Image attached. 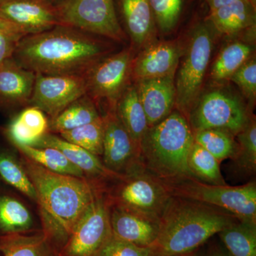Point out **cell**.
I'll return each instance as SVG.
<instances>
[{
	"label": "cell",
	"instance_id": "7c38bea8",
	"mask_svg": "<svg viewBox=\"0 0 256 256\" xmlns=\"http://www.w3.org/2000/svg\"><path fill=\"white\" fill-rule=\"evenodd\" d=\"M86 94V85L82 76L36 74L30 106L38 108L52 120Z\"/></svg>",
	"mask_w": 256,
	"mask_h": 256
},
{
	"label": "cell",
	"instance_id": "ac0fdd59",
	"mask_svg": "<svg viewBox=\"0 0 256 256\" xmlns=\"http://www.w3.org/2000/svg\"><path fill=\"white\" fill-rule=\"evenodd\" d=\"M180 52L174 42L152 44L133 60L132 74L138 80L174 76Z\"/></svg>",
	"mask_w": 256,
	"mask_h": 256
},
{
	"label": "cell",
	"instance_id": "7bdbcfd3",
	"mask_svg": "<svg viewBox=\"0 0 256 256\" xmlns=\"http://www.w3.org/2000/svg\"><path fill=\"white\" fill-rule=\"evenodd\" d=\"M50 2H52V3L54 2L57 1V0H50Z\"/></svg>",
	"mask_w": 256,
	"mask_h": 256
},
{
	"label": "cell",
	"instance_id": "ffe728a7",
	"mask_svg": "<svg viewBox=\"0 0 256 256\" xmlns=\"http://www.w3.org/2000/svg\"><path fill=\"white\" fill-rule=\"evenodd\" d=\"M5 132L13 146H34L50 132V120L43 111L28 106L12 120Z\"/></svg>",
	"mask_w": 256,
	"mask_h": 256
},
{
	"label": "cell",
	"instance_id": "4fadbf2b",
	"mask_svg": "<svg viewBox=\"0 0 256 256\" xmlns=\"http://www.w3.org/2000/svg\"><path fill=\"white\" fill-rule=\"evenodd\" d=\"M0 18L24 36L62 25L56 5L50 0H0Z\"/></svg>",
	"mask_w": 256,
	"mask_h": 256
},
{
	"label": "cell",
	"instance_id": "ba28073f",
	"mask_svg": "<svg viewBox=\"0 0 256 256\" xmlns=\"http://www.w3.org/2000/svg\"><path fill=\"white\" fill-rule=\"evenodd\" d=\"M252 118L239 98L227 90L216 89L200 97L188 122L193 133L217 129L236 136Z\"/></svg>",
	"mask_w": 256,
	"mask_h": 256
},
{
	"label": "cell",
	"instance_id": "ab89813d",
	"mask_svg": "<svg viewBox=\"0 0 256 256\" xmlns=\"http://www.w3.org/2000/svg\"><path fill=\"white\" fill-rule=\"evenodd\" d=\"M204 256H229L224 248L218 246H213L210 247Z\"/></svg>",
	"mask_w": 256,
	"mask_h": 256
},
{
	"label": "cell",
	"instance_id": "f35d334b",
	"mask_svg": "<svg viewBox=\"0 0 256 256\" xmlns=\"http://www.w3.org/2000/svg\"><path fill=\"white\" fill-rule=\"evenodd\" d=\"M237 1H238V0H208L210 12L216 10L223 8V6L233 4Z\"/></svg>",
	"mask_w": 256,
	"mask_h": 256
},
{
	"label": "cell",
	"instance_id": "7402d4cb",
	"mask_svg": "<svg viewBox=\"0 0 256 256\" xmlns=\"http://www.w3.org/2000/svg\"><path fill=\"white\" fill-rule=\"evenodd\" d=\"M126 28L134 44L142 46L150 40L154 21L149 0H120Z\"/></svg>",
	"mask_w": 256,
	"mask_h": 256
},
{
	"label": "cell",
	"instance_id": "277c9868",
	"mask_svg": "<svg viewBox=\"0 0 256 256\" xmlns=\"http://www.w3.org/2000/svg\"><path fill=\"white\" fill-rule=\"evenodd\" d=\"M194 138L188 119L178 111L149 128L140 143V161L161 180L193 178L188 156Z\"/></svg>",
	"mask_w": 256,
	"mask_h": 256
},
{
	"label": "cell",
	"instance_id": "836d02e7",
	"mask_svg": "<svg viewBox=\"0 0 256 256\" xmlns=\"http://www.w3.org/2000/svg\"><path fill=\"white\" fill-rule=\"evenodd\" d=\"M238 151L234 166L242 174L254 175L256 171V124L252 118L246 128L237 134Z\"/></svg>",
	"mask_w": 256,
	"mask_h": 256
},
{
	"label": "cell",
	"instance_id": "4dcf8cb0",
	"mask_svg": "<svg viewBox=\"0 0 256 256\" xmlns=\"http://www.w3.org/2000/svg\"><path fill=\"white\" fill-rule=\"evenodd\" d=\"M252 50L242 42H236L225 47L215 60L210 76L216 80H228L249 60Z\"/></svg>",
	"mask_w": 256,
	"mask_h": 256
},
{
	"label": "cell",
	"instance_id": "e0dca14e",
	"mask_svg": "<svg viewBox=\"0 0 256 256\" xmlns=\"http://www.w3.org/2000/svg\"><path fill=\"white\" fill-rule=\"evenodd\" d=\"M32 146L58 150L70 162L82 170L88 178L98 182L106 184L107 181H114L122 176L107 169L99 156H94L84 148L69 142L54 133L47 132Z\"/></svg>",
	"mask_w": 256,
	"mask_h": 256
},
{
	"label": "cell",
	"instance_id": "8fae6325",
	"mask_svg": "<svg viewBox=\"0 0 256 256\" xmlns=\"http://www.w3.org/2000/svg\"><path fill=\"white\" fill-rule=\"evenodd\" d=\"M132 62V53L128 50L98 62L84 76L87 95L97 106L105 101L108 110H116L118 101L128 87Z\"/></svg>",
	"mask_w": 256,
	"mask_h": 256
},
{
	"label": "cell",
	"instance_id": "9c48e42d",
	"mask_svg": "<svg viewBox=\"0 0 256 256\" xmlns=\"http://www.w3.org/2000/svg\"><path fill=\"white\" fill-rule=\"evenodd\" d=\"M106 188L98 192L58 256H95L112 236L111 204Z\"/></svg>",
	"mask_w": 256,
	"mask_h": 256
},
{
	"label": "cell",
	"instance_id": "44dd1931",
	"mask_svg": "<svg viewBox=\"0 0 256 256\" xmlns=\"http://www.w3.org/2000/svg\"><path fill=\"white\" fill-rule=\"evenodd\" d=\"M3 256H57L58 252L41 230L0 235Z\"/></svg>",
	"mask_w": 256,
	"mask_h": 256
},
{
	"label": "cell",
	"instance_id": "4316f807",
	"mask_svg": "<svg viewBox=\"0 0 256 256\" xmlns=\"http://www.w3.org/2000/svg\"><path fill=\"white\" fill-rule=\"evenodd\" d=\"M14 146L22 156L50 171L77 178H86L82 170L70 162L62 152L55 148H37L28 146Z\"/></svg>",
	"mask_w": 256,
	"mask_h": 256
},
{
	"label": "cell",
	"instance_id": "60d3db41",
	"mask_svg": "<svg viewBox=\"0 0 256 256\" xmlns=\"http://www.w3.org/2000/svg\"><path fill=\"white\" fill-rule=\"evenodd\" d=\"M178 256H200V255H198V252H197L196 250H194V252H188V254H182V255Z\"/></svg>",
	"mask_w": 256,
	"mask_h": 256
},
{
	"label": "cell",
	"instance_id": "6da1fadb",
	"mask_svg": "<svg viewBox=\"0 0 256 256\" xmlns=\"http://www.w3.org/2000/svg\"><path fill=\"white\" fill-rule=\"evenodd\" d=\"M22 156L20 162L36 191L42 232L58 254L98 192L106 184L54 172Z\"/></svg>",
	"mask_w": 256,
	"mask_h": 256
},
{
	"label": "cell",
	"instance_id": "484cf974",
	"mask_svg": "<svg viewBox=\"0 0 256 256\" xmlns=\"http://www.w3.org/2000/svg\"><path fill=\"white\" fill-rule=\"evenodd\" d=\"M218 234L229 256H256V224L237 220Z\"/></svg>",
	"mask_w": 256,
	"mask_h": 256
},
{
	"label": "cell",
	"instance_id": "603a6c76",
	"mask_svg": "<svg viewBox=\"0 0 256 256\" xmlns=\"http://www.w3.org/2000/svg\"><path fill=\"white\" fill-rule=\"evenodd\" d=\"M116 112L133 140L140 146V143L150 127L140 100L137 86L126 88L118 101Z\"/></svg>",
	"mask_w": 256,
	"mask_h": 256
},
{
	"label": "cell",
	"instance_id": "ee69618b",
	"mask_svg": "<svg viewBox=\"0 0 256 256\" xmlns=\"http://www.w3.org/2000/svg\"><path fill=\"white\" fill-rule=\"evenodd\" d=\"M57 256H58V255H57Z\"/></svg>",
	"mask_w": 256,
	"mask_h": 256
},
{
	"label": "cell",
	"instance_id": "1f68e13d",
	"mask_svg": "<svg viewBox=\"0 0 256 256\" xmlns=\"http://www.w3.org/2000/svg\"><path fill=\"white\" fill-rule=\"evenodd\" d=\"M194 141L210 153L220 162L233 160L238 151L235 136L222 130L208 129L194 133Z\"/></svg>",
	"mask_w": 256,
	"mask_h": 256
},
{
	"label": "cell",
	"instance_id": "3957f363",
	"mask_svg": "<svg viewBox=\"0 0 256 256\" xmlns=\"http://www.w3.org/2000/svg\"><path fill=\"white\" fill-rule=\"evenodd\" d=\"M237 220L220 208L172 196L160 217L158 238L150 247L152 256H178L194 252Z\"/></svg>",
	"mask_w": 256,
	"mask_h": 256
},
{
	"label": "cell",
	"instance_id": "e575fe53",
	"mask_svg": "<svg viewBox=\"0 0 256 256\" xmlns=\"http://www.w3.org/2000/svg\"><path fill=\"white\" fill-rule=\"evenodd\" d=\"M153 16L162 32L172 31L178 23L182 0H149Z\"/></svg>",
	"mask_w": 256,
	"mask_h": 256
},
{
	"label": "cell",
	"instance_id": "2e32d148",
	"mask_svg": "<svg viewBox=\"0 0 256 256\" xmlns=\"http://www.w3.org/2000/svg\"><path fill=\"white\" fill-rule=\"evenodd\" d=\"M112 235L140 247H150L158 238L160 220L111 205Z\"/></svg>",
	"mask_w": 256,
	"mask_h": 256
},
{
	"label": "cell",
	"instance_id": "8992f818",
	"mask_svg": "<svg viewBox=\"0 0 256 256\" xmlns=\"http://www.w3.org/2000/svg\"><path fill=\"white\" fill-rule=\"evenodd\" d=\"M116 181L106 188L111 205L160 220L172 196L161 180L140 163Z\"/></svg>",
	"mask_w": 256,
	"mask_h": 256
},
{
	"label": "cell",
	"instance_id": "d590c367",
	"mask_svg": "<svg viewBox=\"0 0 256 256\" xmlns=\"http://www.w3.org/2000/svg\"><path fill=\"white\" fill-rule=\"evenodd\" d=\"M95 256H152L150 247H140L114 235Z\"/></svg>",
	"mask_w": 256,
	"mask_h": 256
},
{
	"label": "cell",
	"instance_id": "8d00e7d4",
	"mask_svg": "<svg viewBox=\"0 0 256 256\" xmlns=\"http://www.w3.org/2000/svg\"><path fill=\"white\" fill-rule=\"evenodd\" d=\"M228 80L235 82L244 95L252 101L256 96V63L255 60H248L230 77Z\"/></svg>",
	"mask_w": 256,
	"mask_h": 256
},
{
	"label": "cell",
	"instance_id": "f1b7e54d",
	"mask_svg": "<svg viewBox=\"0 0 256 256\" xmlns=\"http://www.w3.org/2000/svg\"><path fill=\"white\" fill-rule=\"evenodd\" d=\"M33 225L30 210L14 197L0 196V230L3 234L28 232Z\"/></svg>",
	"mask_w": 256,
	"mask_h": 256
},
{
	"label": "cell",
	"instance_id": "cb8c5ba5",
	"mask_svg": "<svg viewBox=\"0 0 256 256\" xmlns=\"http://www.w3.org/2000/svg\"><path fill=\"white\" fill-rule=\"evenodd\" d=\"M101 117L95 101L86 94L67 106L54 118L50 120V132L60 134L90 124Z\"/></svg>",
	"mask_w": 256,
	"mask_h": 256
},
{
	"label": "cell",
	"instance_id": "52a82bcc",
	"mask_svg": "<svg viewBox=\"0 0 256 256\" xmlns=\"http://www.w3.org/2000/svg\"><path fill=\"white\" fill-rule=\"evenodd\" d=\"M212 48L213 42L210 31L204 26H200L194 32L178 68L175 84V107L188 120L200 98Z\"/></svg>",
	"mask_w": 256,
	"mask_h": 256
},
{
	"label": "cell",
	"instance_id": "74e56055",
	"mask_svg": "<svg viewBox=\"0 0 256 256\" xmlns=\"http://www.w3.org/2000/svg\"><path fill=\"white\" fill-rule=\"evenodd\" d=\"M24 36L14 26L0 18V64L12 58L18 43Z\"/></svg>",
	"mask_w": 256,
	"mask_h": 256
},
{
	"label": "cell",
	"instance_id": "5b68a950",
	"mask_svg": "<svg viewBox=\"0 0 256 256\" xmlns=\"http://www.w3.org/2000/svg\"><path fill=\"white\" fill-rule=\"evenodd\" d=\"M162 182L171 196L200 202L228 212L240 222L256 224V182L236 186L210 184L193 178Z\"/></svg>",
	"mask_w": 256,
	"mask_h": 256
},
{
	"label": "cell",
	"instance_id": "d6986e66",
	"mask_svg": "<svg viewBox=\"0 0 256 256\" xmlns=\"http://www.w3.org/2000/svg\"><path fill=\"white\" fill-rule=\"evenodd\" d=\"M36 74L18 65L13 58L0 64V107L30 106Z\"/></svg>",
	"mask_w": 256,
	"mask_h": 256
},
{
	"label": "cell",
	"instance_id": "d6a6232c",
	"mask_svg": "<svg viewBox=\"0 0 256 256\" xmlns=\"http://www.w3.org/2000/svg\"><path fill=\"white\" fill-rule=\"evenodd\" d=\"M60 136L94 156H102L104 140V116L90 124L60 133Z\"/></svg>",
	"mask_w": 256,
	"mask_h": 256
},
{
	"label": "cell",
	"instance_id": "83f0119b",
	"mask_svg": "<svg viewBox=\"0 0 256 256\" xmlns=\"http://www.w3.org/2000/svg\"><path fill=\"white\" fill-rule=\"evenodd\" d=\"M188 162L194 178L198 181L214 185L227 184L220 172V162L195 141Z\"/></svg>",
	"mask_w": 256,
	"mask_h": 256
},
{
	"label": "cell",
	"instance_id": "d4e9b609",
	"mask_svg": "<svg viewBox=\"0 0 256 256\" xmlns=\"http://www.w3.org/2000/svg\"><path fill=\"white\" fill-rule=\"evenodd\" d=\"M210 20L217 31L224 34H234L254 23V5L250 0H238L212 12Z\"/></svg>",
	"mask_w": 256,
	"mask_h": 256
},
{
	"label": "cell",
	"instance_id": "7a4b0ae2",
	"mask_svg": "<svg viewBox=\"0 0 256 256\" xmlns=\"http://www.w3.org/2000/svg\"><path fill=\"white\" fill-rule=\"evenodd\" d=\"M109 52L106 44L90 34L58 25L24 37L12 58L35 74L84 76Z\"/></svg>",
	"mask_w": 256,
	"mask_h": 256
},
{
	"label": "cell",
	"instance_id": "b9f144b4",
	"mask_svg": "<svg viewBox=\"0 0 256 256\" xmlns=\"http://www.w3.org/2000/svg\"><path fill=\"white\" fill-rule=\"evenodd\" d=\"M250 2L252 3V5H254V6H255L256 5V0H250Z\"/></svg>",
	"mask_w": 256,
	"mask_h": 256
},
{
	"label": "cell",
	"instance_id": "30bf717a",
	"mask_svg": "<svg viewBox=\"0 0 256 256\" xmlns=\"http://www.w3.org/2000/svg\"><path fill=\"white\" fill-rule=\"evenodd\" d=\"M56 8L62 25L114 41L124 40L114 0H60Z\"/></svg>",
	"mask_w": 256,
	"mask_h": 256
},
{
	"label": "cell",
	"instance_id": "f546056e",
	"mask_svg": "<svg viewBox=\"0 0 256 256\" xmlns=\"http://www.w3.org/2000/svg\"><path fill=\"white\" fill-rule=\"evenodd\" d=\"M0 178L3 181L36 202L34 186L20 160L13 153L0 150Z\"/></svg>",
	"mask_w": 256,
	"mask_h": 256
},
{
	"label": "cell",
	"instance_id": "5bb4252c",
	"mask_svg": "<svg viewBox=\"0 0 256 256\" xmlns=\"http://www.w3.org/2000/svg\"><path fill=\"white\" fill-rule=\"evenodd\" d=\"M102 163L112 172L124 174L140 161V146L133 140L116 114L108 110L104 116Z\"/></svg>",
	"mask_w": 256,
	"mask_h": 256
},
{
	"label": "cell",
	"instance_id": "9a60e30c",
	"mask_svg": "<svg viewBox=\"0 0 256 256\" xmlns=\"http://www.w3.org/2000/svg\"><path fill=\"white\" fill-rule=\"evenodd\" d=\"M140 100L148 126L152 127L173 112L176 101L174 76L138 80Z\"/></svg>",
	"mask_w": 256,
	"mask_h": 256
}]
</instances>
